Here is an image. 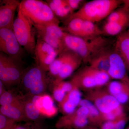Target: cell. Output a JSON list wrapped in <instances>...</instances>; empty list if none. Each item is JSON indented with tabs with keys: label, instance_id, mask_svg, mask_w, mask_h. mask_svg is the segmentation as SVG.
<instances>
[{
	"label": "cell",
	"instance_id": "cell-40",
	"mask_svg": "<svg viewBox=\"0 0 129 129\" xmlns=\"http://www.w3.org/2000/svg\"><path fill=\"white\" fill-rule=\"evenodd\" d=\"M41 129V128L40 127V126H39V127H37V128H36V129Z\"/></svg>",
	"mask_w": 129,
	"mask_h": 129
},
{
	"label": "cell",
	"instance_id": "cell-19",
	"mask_svg": "<svg viewBox=\"0 0 129 129\" xmlns=\"http://www.w3.org/2000/svg\"><path fill=\"white\" fill-rule=\"evenodd\" d=\"M112 49H104L97 54L90 60L89 66L93 68L108 74L110 63V55Z\"/></svg>",
	"mask_w": 129,
	"mask_h": 129
},
{
	"label": "cell",
	"instance_id": "cell-9",
	"mask_svg": "<svg viewBox=\"0 0 129 129\" xmlns=\"http://www.w3.org/2000/svg\"><path fill=\"white\" fill-rule=\"evenodd\" d=\"M24 48L19 44L13 30L0 29V51L7 55L21 62Z\"/></svg>",
	"mask_w": 129,
	"mask_h": 129
},
{
	"label": "cell",
	"instance_id": "cell-25",
	"mask_svg": "<svg viewBox=\"0 0 129 129\" xmlns=\"http://www.w3.org/2000/svg\"><path fill=\"white\" fill-rule=\"evenodd\" d=\"M53 95L54 99L58 103L61 101L66 93L73 89V85L70 81H54Z\"/></svg>",
	"mask_w": 129,
	"mask_h": 129
},
{
	"label": "cell",
	"instance_id": "cell-10",
	"mask_svg": "<svg viewBox=\"0 0 129 129\" xmlns=\"http://www.w3.org/2000/svg\"><path fill=\"white\" fill-rule=\"evenodd\" d=\"M88 109L85 107H79L73 112L61 117L56 124L58 129H84L89 124L87 117Z\"/></svg>",
	"mask_w": 129,
	"mask_h": 129
},
{
	"label": "cell",
	"instance_id": "cell-16",
	"mask_svg": "<svg viewBox=\"0 0 129 129\" xmlns=\"http://www.w3.org/2000/svg\"><path fill=\"white\" fill-rule=\"evenodd\" d=\"M47 78L46 72L36 64L24 71L21 81L24 88L28 91L33 86Z\"/></svg>",
	"mask_w": 129,
	"mask_h": 129
},
{
	"label": "cell",
	"instance_id": "cell-27",
	"mask_svg": "<svg viewBox=\"0 0 129 129\" xmlns=\"http://www.w3.org/2000/svg\"><path fill=\"white\" fill-rule=\"evenodd\" d=\"M68 51V49H67L59 54L49 68L48 72L56 78L59 74L63 64L67 58Z\"/></svg>",
	"mask_w": 129,
	"mask_h": 129
},
{
	"label": "cell",
	"instance_id": "cell-28",
	"mask_svg": "<svg viewBox=\"0 0 129 129\" xmlns=\"http://www.w3.org/2000/svg\"><path fill=\"white\" fill-rule=\"evenodd\" d=\"M68 23L67 27L63 29L64 32L70 34L79 36L80 34L84 20L79 18H72L67 21Z\"/></svg>",
	"mask_w": 129,
	"mask_h": 129
},
{
	"label": "cell",
	"instance_id": "cell-44",
	"mask_svg": "<svg viewBox=\"0 0 129 129\" xmlns=\"http://www.w3.org/2000/svg\"></svg>",
	"mask_w": 129,
	"mask_h": 129
},
{
	"label": "cell",
	"instance_id": "cell-42",
	"mask_svg": "<svg viewBox=\"0 0 129 129\" xmlns=\"http://www.w3.org/2000/svg\"><path fill=\"white\" fill-rule=\"evenodd\" d=\"M15 127H16V126H15ZM15 127H14V128H12L9 129H14V128H15Z\"/></svg>",
	"mask_w": 129,
	"mask_h": 129
},
{
	"label": "cell",
	"instance_id": "cell-39",
	"mask_svg": "<svg viewBox=\"0 0 129 129\" xmlns=\"http://www.w3.org/2000/svg\"><path fill=\"white\" fill-rule=\"evenodd\" d=\"M84 129H98L95 128H94L93 127H88V128H85Z\"/></svg>",
	"mask_w": 129,
	"mask_h": 129
},
{
	"label": "cell",
	"instance_id": "cell-2",
	"mask_svg": "<svg viewBox=\"0 0 129 129\" xmlns=\"http://www.w3.org/2000/svg\"><path fill=\"white\" fill-rule=\"evenodd\" d=\"M123 4L119 0H93L86 3L67 20L79 18L95 23L108 17L117 8Z\"/></svg>",
	"mask_w": 129,
	"mask_h": 129
},
{
	"label": "cell",
	"instance_id": "cell-6",
	"mask_svg": "<svg viewBox=\"0 0 129 129\" xmlns=\"http://www.w3.org/2000/svg\"><path fill=\"white\" fill-rule=\"evenodd\" d=\"M33 25L38 39L49 44L59 54L67 49L63 41L64 31L63 28L59 26V24L51 23Z\"/></svg>",
	"mask_w": 129,
	"mask_h": 129
},
{
	"label": "cell",
	"instance_id": "cell-1",
	"mask_svg": "<svg viewBox=\"0 0 129 129\" xmlns=\"http://www.w3.org/2000/svg\"><path fill=\"white\" fill-rule=\"evenodd\" d=\"M63 41L67 49L78 55L85 63L93 57L109 47L108 39L101 36L91 39H84L64 32Z\"/></svg>",
	"mask_w": 129,
	"mask_h": 129
},
{
	"label": "cell",
	"instance_id": "cell-22",
	"mask_svg": "<svg viewBox=\"0 0 129 129\" xmlns=\"http://www.w3.org/2000/svg\"><path fill=\"white\" fill-rule=\"evenodd\" d=\"M79 106L86 107L88 109L87 118L89 124L94 127H100L105 122L100 111L91 102L85 99H81Z\"/></svg>",
	"mask_w": 129,
	"mask_h": 129
},
{
	"label": "cell",
	"instance_id": "cell-33",
	"mask_svg": "<svg viewBox=\"0 0 129 129\" xmlns=\"http://www.w3.org/2000/svg\"><path fill=\"white\" fill-rule=\"evenodd\" d=\"M128 120V118L124 113L123 114L115 119V129H124L127 121Z\"/></svg>",
	"mask_w": 129,
	"mask_h": 129
},
{
	"label": "cell",
	"instance_id": "cell-32",
	"mask_svg": "<svg viewBox=\"0 0 129 129\" xmlns=\"http://www.w3.org/2000/svg\"><path fill=\"white\" fill-rule=\"evenodd\" d=\"M16 121L0 114V129H9L16 126Z\"/></svg>",
	"mask_w": 129,
	"mask_h": 129
},
{
	"label": "cell",
	"instance_id": "cell-15",
	"mask_svg": "<svg viewBox=\"0 0 129 129\" xmlns=\"http://www.w3.org/2000/svg\"><path fill=\"white\" fill-rule=\"evenodd\" d=\"M68 50L67 58L63 64L59 74L55 80L56 81H63L64 79L71 76L83 62L82 59L78 55Z\"/></svg>",
	"mask_w": 129,
	"mask_h": 129
},
{
	"label": "cell",
	"instance_id": "cell-34",
	"mask_svg": "<svg viewBox=\"0 0 129 129\" xmlns=\"http://www.w3.org/2000/svg\"><path fill=\"white\" fill-rule=\"evenodd\" d=\"M66 1L69 7L73 12L74 11L78 9L81 3L84 1L81 0H66Z\"/></svg>",
	"mask_w": 129,
	"mask_h": 129
},
{
	"label": "cell",
	"instance_id": "cell-24",
	"mask_svg": "<svg viewBox=\"0 0 129 129\" xmlns=\"http://www.w3.org/2000/svg\"><path fill=\"white\" fill-rule=\"evenodd\" d=\"M129 15L128 17L113 22H107L103 28V33L109 35H118L123 32L125 27L128 26Z\"/></svg>",
	"mask_w": 129,
	"mask_h": 129
},
{
	"label": "cell",
	"instance_id": "cell-21",
	"mask_svg": "<svg viewBox=\"0 0 129 129\" xmlns=\"http://www.w3.org/2000/svg\"><path fill=\"white\" fill-rule=\"evenodd\" d=\"M114 49L119 53L129 71V30L120 33L116 39Z\"/></svg>",
	"mask_w": 129,
	"mask_h": 129
},
{
	"label": "cell",
	"instance_id": "cell-18",
	"mask_svg": "<svg viewBox=\"0 0 129 129\" xmlns=\"http://www.w3.org/2000/svg\"><path fill=\"white\" fill-rule=\"evenodd\" d=\"M108 84V90L120 104H124L129 101L128 85L119 81H114Z\"/></svg>",
	"mask_w": 129,
	"mask_h": 129
},
{
	"label": "cell",
	"instance_id": "cell-23",
	"mask_svg": "<svg viewBox=\"0 0 129 129\" xmlns=\"http://www.w3.org/2000/svg\"><path fill=\"white\" fill-rule=\"evenodd\" d=\"M46 2L53 13L58 19H68L74 12L69 7L66 0H48Z\"/></svg>",
	"mask_w": 129,
	"mask_h": 129
},
{
	"label": "cell",
	"instance_id": "cell-12",
	"mask_svg": "<svg viewBox=\"0 0 129 129\" xmlns=\"http://www.w3.org/2000/svg\"><path fill=\"white\" fill-rule=\"evenodd\" d=\"M110 58V67L108 74L110 78L118 80L129 85L127 67L120 55L114 48L111 51Z\"/></svg>",
	"mask_w": 129,
	"mask_h": 129
},
{
	"label": "cell",
	"instance_id": "cell-17",
	"mask_svg": "<svg viewBox=\"0 0 129 129\" xmlns=\"http://www.w3.org/2000/svg\"><path fill=\"white\" fill-rule=\"evenodd\" d=\"M81 93L79 89L73 85V89L67 92L61 101L59 103L61 111L64 115L76 110L81 101Z\"/></svg>",
	"mask_w": 129,
	"mask_h": 129
},
{
	"label": "cell",
	"instance_id": "cell-7",
	"mask_svg": "<svg viewBox=\"0 0 129 129\" xmlns=\"http://www.w3.org/2000/svg\"><path fill=\"white\" fill-rule=\"evenodd\" d=\"M85 98L92 102L101 114L111 112L121 106V104L109 93L107 89L101 87L86 91Z\"/></svg>",
	"mask_w": 129,
	"mask_h": 129
},
{
	"label": "cell",
	"instance_id": "cell-35",
	"mask_svg": "<svg viewBox=\"0 0 129 129\" xmlns=\"http://www.w3.org/2000/svg\"><path fill=\"white\" fill-rule=\"evenodd\" d=\"M39 126L37 124L27 123L21 125H16L14 129H35Z\"/></svg>",
	"mask_w": 129,
	"mask_h": 129
},
{
	"label": "cell",
	"instance_id": "cell-14",
	"mask_svg": "<svg viewBox=\"0 0 129 129\" xmlns=\"http://www.w3.org/2000/svg\"><path fill=\"white\" fill-rule=\"evenodd\" d=\"M32 101L41 115L47 117H54L58 109L52 98L47 94L32 96Z\"/></svg>",
	"mask_w": 129,
	"mask_h": 129
},
{
	"label": "cell",
	"instance_id": "cell-8",
	"mask_svg": "<svg viewBox=\"0 0 129 129\" xmlns=\"http://www.w3.org/2000/svg\"><path fill=\"white\" fill-rule=\"evenodd\" d=\"M5 53H0V81L4 85H14L21 82L24 71L19 62Z\"/></svg>",
	"mask_w": 129,
	"mask_h": 129
},
{
	"label": "cell",
	"instance_id": "cell-38",
	"mask_svg": "<svg viewBox=\"0 0 129 129\" xmlns=\"http://www.w3.org/2000/svg\"><path fill=\"white\" fill-rule=\"evenodd\" d=\"M123 7L127 9H129V0H123Z\"/></svg>",
	"mask_w": 129,
	"mask_h": 129
},
{
	"label": "cell",
	"instance_id": "cell-41",
	"mask_svg": "<svg viewBox=\"0 0 129 129\" xmlns=\"http://www.w3.org/2000/svg\"><path fill=\"white\" fill-rule=\"evenodd\" d=\"M128 13H129V9H128ZM128 27H129V24H128Z\"/></svg>",
	"mask_w": 129,
	"mask_h": 129
},
{
	"label": "cell",
	"instance_id": "cell-29",
	"mask_svg": "<svg viewBox=\"0 0 129 129\" xmlns=\"http://www.w3.org/2000/svg\"><path fill=\"white\" fill-rule=\"evenodd\" d=\"M23 104L25 115L28 120H36L39 118L41 115L33 103L32 98L23 101Z\"/></svg>",
	"mask_w": 129,
	"mask_h": 129
},
{
	"label": "cell",
	"instance_id": "cell-26",
	"mask_svg": "<svg viewBox=\"0 0 129 129\" xmlns=\"http://www.w3.org/2000/svg\"><path fill=\"white\" fill-rule=\"evenodd\" d=\"M103 33V30L100 29L94 23L84 20L82 29L78 37L84 39H91L101 36Z\"/></svg>",
	"mask_w": 129,
	"mask_h": 129
},
{
	"label": "cell",
	"instance_id": "cell-43",
	"mask_svg": "<svg viewBox=\"0 0 129 129\" xmlns=\"http://www.w3.org/2000/svg\"><path fill=\"white\" fill-rule=\"evenodd\" d=\"M127 129H129V127H128Z\"/></svg>",
	"mask_w": 129,
	"mask_h": 129
},
{
	"label": "cell",
	"instance_id": "cell-20",
	"mask_svg": "<svg viewBox=\"0 0 129 129\" xmlns=\"http://www.w3.org/2000/svg\"><path fill=\"white\" fill-rule=\"evenodd\" d=\"M0 112L16 122L28 120L24 110L22 100L18 103L1 106Z\"/></svg>",
	"mask_w": 129,
	"mask_h": 129
},
{
	"label": "cell",
	"instance_id": "cell-30",
	"mask_svg": "<svg viewBox=\"0 0 129 129\" xmlns=\"http://www.w3.org/2000/svg\"><path fill=\"white\" fill-rule=\"evenodd\" d=\"M22 101V99L14 95L10 91H6L0 95L1 106L15 104L20 102Z\"/></svg>",
	"mask_w": 129,
	"mask_h": 129
},
{
	"label": "cell",
	"instance_id": "cell-4",
	"mask_svg": "<svg viewBox=\"0 0 129 129\" xmlns=\"http://www.w3.org/2000/svg\"><path fill=\"white\" fill-rule=\"evenodd\" d=\"M110 78L107 73L100 72L89 65L76 72L70 81L80 90L86 91L107 84Z\"/></svg>",
	"mask_w": 129,
	"mask_h": 129
},
{
	"label": "cell",
	"instance_id": "cell-36",
	"mask_svg": "<svg viewBox=\"0 0 129 129\" xmlns=\"http://www.w3.org/2000/svg\"><path fill=\"white\" fill-rule=\"evenodd\" d=\"M101 129H115V120L104 122L100 126Z\"/></svg>",
	"mask_w": 129,
	"mask_h": 129
},
{
	"label": "cell",
	"instance_id": "cell-5",
	"mask_svg": "<svg viewBox=\"0 0 129 129\" xmlns=\"http://www.w3.org/2000/svg\"><path fill=\"white\" fill-rule=\"evenodd\" d=\"M18 13L14 19L13 30L19 44L28 53L34 55L36 46V30L32 23L21 11L18 9Z\"/></svg>",
	"mask_w": 129,
	"mask_h": 129
},
{
	"label": "cell",
	"instance_id": "cell-3",
	"mask_svg": "<svg viewBox=\"0 0 129 129\" xmlns=\"http://www.w3.org/2000/svg\"><path fill=\"white\" fill-rule=\"evenodd\" d=\"M33 25L59 24L60 21L46 2L41 0H23L18 8Z\"/></svg>",
	"mask_w": 129,
	"mask_h": 129
},
{
	"label": "cell",
	"instance_id": "cell-37",
	"mask_svg": "<svg viewBox=\"0 0 129 129\" xmlns=\"http://www.w3.org/2000/svg\"><path fill=\"white\" fill-rule=\"evenodd\" d=\"M4 84L3 83L0 81V95L2 94L3 92H5L6 90H5L4 89Z\"/></svg>",
	"mask_w": 129,
	"mask_h": 129
},
{
	"label": "cell",
	"instance_id": "cell-31",
	"mask_svg": "<svg viewBox=\"0 0 129 129\" xmlns=\"http://www.w3.org/2000/svg\"><path fill=\"white\" fill-rule=\"evenodd\" d=\"M129 16L128 9L124 8L115 10L111 13L107 17V22H113L119 21Z\"/></svg>",
	"mask_w": 129,
	"mask_h": 129
},
{
	"label": "cell",
	"instance_id": "cell-13",
	"mask_svg": "<svg viewBox=\"0 0 129 129\" xmlns=\"http://www.w3.org/2000/svg\"><path fill=\"white\" fill-rule=\"evenodd\" d=\"M20 3V2L17 0H4L1 2L0 29L13 30L15 12Z\"/></svg>",
	"mask_w": 129,
	"mask_h": 129
},
{
	"label": "cell",
	"instance_id": "cell-11",
	"mask_svg": "<svg viewBox=\"0 0 129 129\" xmlns=\"http://www.w3.org/2000/svg\"><path fill=\"white\" fill-rule=\"evenodd\" d=\"M58 55V52L49 44L40 39H37L34 53L36 63L45 72L49 71L51 64Z\"/></svg>",
	"mask_w": 129,
	"mask_h": 129
}]
</instances>
